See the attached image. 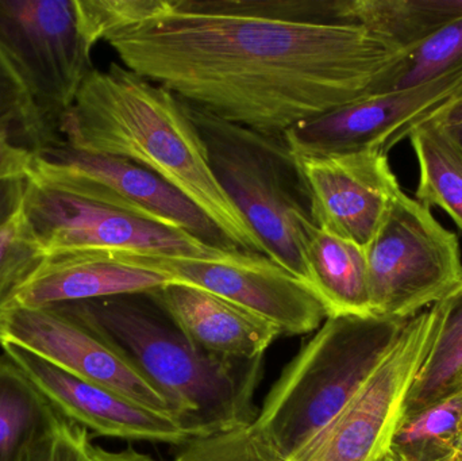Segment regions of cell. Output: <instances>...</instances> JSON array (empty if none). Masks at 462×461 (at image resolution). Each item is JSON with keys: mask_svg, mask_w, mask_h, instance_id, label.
I'll use <instances>...</instances> for the list:
<instances>
[{"mask_svg": "<svg viewBox=\"0 0 462 461\" xmlns=\"http://www.w3.org/2000/svg\"><path fill=\"white\" fill-rule=\"evenodd\" d=\"M122 65L194 107L272 137L384 91L406 51L356 23L162 14L106 38Z\"/></svg>", "mask_w": 462, "mask_h": 461, "instance_id": "obj_1", "label": "cell"}, {"mask_svg": "<svg viewBox=\"0 0 462 461\" xmlns=\"http://www.w3.org/2000/svg\"><path fill=\"white\" fill-rule=\"evenodd\" d=\"M59 132L73 148L121 157L159 176L244 252L265 248L210 167L189 106L170 89L111 62L91 70Z\"/></svg>", "mask_w": 462, "mask_h": 461, "instance_id": "obj_2", "label": "cell"}, {"mask_svg": "<svg viewBox=\"0 0 462 461\" xmlns=\"http://www.w3.org/2000/svg\"><path fill=\"white\" fill-rule=\"evenodd\" d=\"M170 403L191 438L249 428L263 359H222L195 346L151 291L62 303Z\"/></svg>", "mask_w": 462, "mask_h": 461, "instance_id": "obj_3", "label": "cell"}, {"mask_svg": "<svg viewBox=\"0 0 462 461\" xmlns=\"http://www.w3.org/2000/svg\"><path fill=\"white\" fill-rule=\"evenodd\" d=\"M404 322L376 316L326 318L269 390L250 432L280 460L288 459L355 397Z\"/></svg>", "mask_w": 462, "mask_h": 461, "instance_id": "obj_4", "label": "cell"}, {"mask_svg": "<svg viewBox=\"0 0 462 461\" xmlns=\"http://www.w3.org/2000/svg\"><path fill=\"white\" fill-rule=\"evenodd\" d=\"M187 106L217 180L263 244L266 257L309 286L301 227L315 219L298 156L284 137L263 134Z\"/></svg>", "mask_w": 462, "mask_h": 461, "instance_id": "obj_5", "label": "cell"}, {"mask_svg": "<svg viewBox=\"0 0 462 461\" xmlns=\"http://www.w3.org/2000/svg\"><path fill=\"white\" fill-rule=\"evenodd\" d=\"M372 314L407 321L462 279L457 235L402 189L365 248Z\"/></svg>", "mask_w": 462, "mask_h": 461, "instance_id": "obj_6", "label": "cell"}, {"mask_svg": "<svg viewBox=\"0 0 462 461\" xmlns=\"http://www.w3.org/2000/svg\"><path fill=\"white\" fill-rule=\"evenodd\" d=\"M439 311L407 319L355 397L309 443L284 461H379L391 451L412 383L428 357Z\"/></svg>", "mask_w": 462, "mask_h": 461, "instance_id": "obj_7", "label": "cell"}, {"mask_svg": "<svg viewBox=\"0 0 462 461\" xmlns=\"http://www.w3.org/2000/svg\"><path fill=\"white\" fill-rule=\"evenodd\" d=\"M0 51L48 129L59 135L62 118L94 69L75 0H0Z\"/></svg>", "mask_w": 462, "mask_h": 461, "instance_id": "obj_8", "label": "cell"}, {"mask_svg": "<svg viewBox=\"0 0 462 461\" xmlns=\"http://www.w3.org/2000/svg\"><path fill=\"white\" fill-rule=\"evenodd\" d=\"M27 176L145 221L183 230L214 248L239 249L194 203L129 160L80 151L61 140L34 153Z\"/></svg>", "mask_w": 462, "mask_h": 461, "instance_id": "obj_9", "label": "cell"}, {"mask_svg": "<svg viewBox=\"0 0 462 461\" xmlns=\"http://www.w3.org/2000/svg\"><path fill=\"white\" fill-rule=\"evenodd\" d=\"M22 213L48 254L113 251L221 259L236 252L214 248L183 230L145 221L32 176L26 178Z\"/></svg>", "mask_w": 462, "mask_h": 461, "instance_id": "obj_10", "label": "cell"}, {"mask_svg": "<svg viewBox=\"0 0 462 461\" xmlns=\"http://www.w3.org/2000/svg\"><path fill=\"white\" fill-rule=\"evenodd\" d=\"M113 252V251H111ZM122 262L213 292L279 327L282 336L315 332L328 318L315 292L269 257L236 251L221 259L114 252Z\"/></svg>", "mask_w": 462, "mask_h": 461, "instance_id": "obj_11", "label": "cell"}, {"mask_svg": "<svg viewBox=\"0 0 462 461\" xmlns=\"http://www.w3.org/2000/svg\"><path fill=\"white\" fill-rule=\"evenodd\" d=\"M3 346H21L81 381L173 417L167 400L116 348L60 306L26 308L7 303L0 308Z\"/></svg>", "mask_w": 462, "mask_h": 461, "instance_id": "obj_12", "label": "cell"}, {"mask_svg": "<svg viewBox=\"0 0 462 461\" xmlns=\"http://www.w3.org/2000/svg\"><path fill=\"white\" fill-rule=\"evenodd\" d=\"M462 86V69L412 88L371 94L301 122L285 133L296 156H331L380 148L385 153Z\"/></svg>", "mask_w": 462, "mask_h": 461, "instance_id": "obj_13", "label": "cell"}, {"mask_svg": "<svg viewBox=\"0 0 462 461\" xmlns=\"http://www.w3.org/2000/svg\"><path fill=\"white\" fill-rule=\"evenodd\" d=\"M298 160L317 226L365 249L402 191L388 153L372 148Z\"/></svg>", "mask_w": 462, "mask_h": 461, "instance_id": "obj_14", "label": "cell"}, {"mask_svg": "<svg viewBox=\"0 0 462 461\" xmlns=\"http://www.w3.org/2000/svg\"><path fill=\"white\" fill-rule=\"evenodd\" d=\"M0 348L21 365L65 419L88 432L119 440L176 447L192 440L170 414L146 408L99 384L81 381L21 346Z\"/></svg>", "mask_w": 462, "mask_h": 461, "instance_id": "obj_15", "label": "cell"}, {"mask_svg": "<svg viewBox=\"0 0 462 461\" xmlns=\"http://www.w3.org/2000/svg\"><path fill=\"white\" fill-rule=\"evenodd\" d=\"M170 281L162 273L126 264L111 251L61 252L48 254L7 303L43 308L151 291Z\"/></svg>", "mask_w": 462, "mask_h": 461, "instance_id": "obj_16", "label": "cell"}, {"mask_svg": "<svg viewBox=\"0 0 462 461\" xmlns=\"http://www.w3.org/2000/svg\"><path fill=\"white\" fill-rule=\"evenodd\" d=\"M153 291L184 335L213 356L261 360L282 336L268 319L206 290L170 281Z\"/></svg>", "mask_w": 462, "mask_h": 461, "instance_id": "obj_17", "label": "cell"}, {"mask_svg": "<svg viewBox=\"0 0 462 461\" xmlns=\"http://www.w3.org/2000/svg\"><path fill=\"white\" fill-rule=\"evenodd\" d=\"M307 283L330 317H371L365 249L315 224L301 227Z\"/></svg>", "mask_w": 462, "mask_h": 461, "instance_id": "obj_18", "label": "cell"}, {"mask_svg": "<svg viewBox=\"0 0 462 461\" xmlns=\"http://www.w3.org/2000/svg\"><path fill=\"white\" fill-rule=\"evenodd\" d=\"M67 421L7 354H0V461H22L27 449Z\"/></svg>", "mask_w": 462, "mask_h": 461, "instance_id": "obj_19", "label": "cell"}, {"mask_svg": "<svg viewBox=\"0 0 462 461\" xmlns=\"http://www.w3.org/2000/svg\"><path fill=\"white\" fill-rule=\"evenodd\" d=\"M434 308L439 332L410 390L403 419L462 394V279Z\"/></svg>", "mask_w": 462, "mask_h": 461, "instance_id": "obj_20", "label": "cell"}, {"mask_svg": "<svg viewBox=\"0 0 462 461\" xmlns=\"http://www.w3.org/2000/svg\"><path fill=\"white\" fill-rule=\"evenodd\" d=\"M407 138L420 170L415 199L442 208L462 232V146L449 127L433 119L420 122Z\"/></svg>", "mask_w": 462, "mask_h": 461, "instance_id": "obj_21", "label": "cell"}, {"mask_svg": "<svg viewBox=\"0 0 462 461\" xmlns=\"http://www.w3.org/2000/svg\"><path fill=\"white\" fill-rule=\"evenodd\" d=\"M462 440V394L402 420L391 451L404 461H453Z\"/></svg>", "mask_w": 462, "mask_h": 461, "instance_id": "obj_22", "label": "cell"}, {"mask_svg": "<svg viewBox=\"0 0 462 461\" xmlns=\"http://www.w3.org/2000/svg\"><path fill=\"white\" fill-rule=\"evenodd\" d=\"M458 69H462V19L406 51L384 92L423 86Z\"/></svg>", "mask_w": 462, "mask_h": 461, "instance_id": "obj_23", "label": "cell"}, {"mask_svg": "<svg viewBox=\"0 0 462 461\" xmlns=\"http://www.w3.org/2000/svg\"><path fill=\"white\" fill-rule=\"evenodd\" d=\"M0 133L14 143L37 153L61 141L41 118L21 78L0 51Z\"/></svg>", "mask_w": 462, "mask_h": 461, "instance_id": "obj_24", "label": "cell"}, {"mask_svg": "<svg viewBox=\"0 0 462 461\" xmlns=\"http://www.w3.org/2000/svg\"><path fill=\"white\" fill-rule=\"evenodd\" d=\"M345 0H178L186 10L242 14L300 23H345Z\"/></svg>", "mask_w": 462, "mask_h": 461, "instance_id": "obj_25", "label": "cell"}, {"mask_svg": "<svg viewBox=\"0 0 462 461\" xmlns=\"http://www.w3.org/2000/svg\"><path fill=\"white\" fill-rule=\"evenodd\" d=\"M41 245L23 213L0 226V308L45 262Z\"/></svg>", "mask_w": 462, "mask_h": 461, "instance_id": "obj_26", "label": "cell"}, {"mask_svg": "<svg viewBox=\"0 0 462 461\" xmlns=\"http://www.w3.org/2000/svg\"><path fill=\"white\" fill-rule=\"evenodd\" d=\"M79 26L91 48L108 35L162 14L171 0H75Z\"/></svg>", "mask_w": 462, "mask_h": 461, "instance_id": "obj_27", "label": "cell"}, {"mask_svg": "<svg viewBox=\"0 0 462 461\" xmlns=\"http://www.w3.org/2000/svg\"><path fill=\"white\" fill-rule=\"evenodd\" d=\"M180 448V461H282L249 428L192 438Z\"/></svg>", "mask_w": 462, "mask_h": 461, "instance_id": "obj_28", "label": "cell"}, {"mask_svg": "<svg viewBox=\"0 0 462 461\" xmlns=\"http://www.w3.org/2000/svg\"><path fill=\"white\" fill-rule=\"evenodd\" d=\"M89 432L67 420L51 435L32 444L22 461H89Z\"/></svg>", "mask_w": 462, "mask_h": 461, "instance_id": "obj_29", "label": "cell"}, {"mask_svg": "<svg viewBox=\"0 0 462 461\" xmlns=\"http://www.w3.org/2000/svg\"><path fill=\"white\" fill-rule=\"evenodd\" d=\"M34 160V153L11 141L0 133V180L27 178Z\"/></svg>", "mask_w": 462, "mask_h": 461, "instance_id": "obj_30", "label": "cell"}, {"mask_svg": "<svg viewBox=\"0 0 462 461\" xmlns=\"http://www.w3.org/2000/svg\"><path fill=\"white\" fill-rule=\"evenodd\" d=\"M26 178L0 180V226L21 211Z\"/></svg>", "mask_w": 462, "mask_h": 461, "instance_id": "obj_31", "label": "cell"}, {"mask_svg": "<svg viewBox=\"0 0 462 461\" xmlns=\"http://www.w3.org/2000/svg\"><path fill=\"white\" fill-rule=\"evenodd\" d=\"M89 461H164L154 459L151 455L143 454L135 449H124V451H108L91 443L88 449ZM172 461H180L175 457Z\"/></svg>", "mask_w": 462, "mask_h": 461, "instance_id": "obj_32", "label": "cell"}, {"mask_svg": "<svg viewBox=\"0 0 462 461\" xmlns=\"http://www.w3.org/2000/svg\"><path fill=\"white\" fill-rule=\"evenodd\" d=\"M379 461H404L403 459H401V457L398 456V455L393 454V451L388 452L387 455H385L383 459H380Z\"/></svg>", "mask_w": 462, "mask_h": 461, "instance_id": "obj_33", "label": "cell"}, {"mask_svg": "<svg viewBox=\"0 0 462 461\" xmlns=\"http://www.w3.org/2000/svg\"><path fill=\"white\" fill-rule=\"evenodd\" d=\"M450 132L453 133V135H455L456 140H457L458 143H460V145L462 146V126L453 127V129H450Z\"/></svg>", "mask_w": 462, "mask_h": 461, "instance_id": "obj_34", "label": "cell"}, {"mask_svg": "<svg viewBox=\"0 0 462 461\" xmlns=\"http://www.w3.org/2000/svg\"><path fill=\"white\" fill-rule=\"evenodd\" d=\"M453 461H462V440L460 444V448H458L457 455H456L455 459Z\"/></svg>", "mask_w": 462, "mask_h": 461, "instance_id": "obj_35", "label": "cell"}]
</instances>
